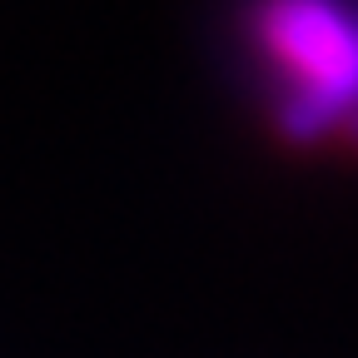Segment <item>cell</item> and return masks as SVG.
I'll return each mask as SVG.
<instances>
[{
	"label": "cell",
	"instance_id": "cell-1",
	"mask_svg": "<svg viewBox=\"0 0 358 358\" xmlns=\"http://www.w3.org/2000/svg\"><path fill=\"white\" fill-rule=\"evenodd\" d=\"M254 30L299 85L279 100L274 129L289 145H313L343 129L358 105V15L338 0H264Z\"/></svg>",
	"mask_w": 358,
	"mask_h": 358
},
{
	"label": "cell",
	"instance_id": "cell-2",
	"mask_svg": "<svg viewBox=\"0 0 358 358\" xmlns=\"http://www.w3.org/2000/svg\"><path fill=\"white\" fill-rule=\"evenodd\" d=\"M338 134H343V140H348V145L358 150V105H353V115L343 120V129H338Z\"/></svg>",
	"mask_w": 358,
	"mask_h": 358
}]
</instances>
